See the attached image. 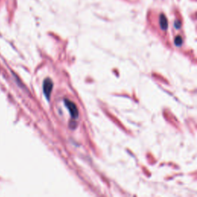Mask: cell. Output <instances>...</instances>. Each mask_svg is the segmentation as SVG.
<instances>
[{
	"instance_id": "6da1fadb",
	"label": "cell",
	"mask_w": 197,
	"mask_h": 197,
	"mask_svg": "<svg viewBox=\"0 0 197 197\" xmlns=\"http://www.w3.org/2000/svg\"><path fill=\"white\" fill-rule=\"evenodd\" d=\"M65 104H66V107L70 110L72 117L75 119L78 118V116H79V111H78V109L76 105L69 100H65Z\"/></svg>"
},
{
	"instance_id": "7a4b0ae2",
	"label": "cell",
	"mask_w": 197,
	"mask_h": 197,
	"mask_svg": "<svg viewBox=\"0 0 197 197\" xmlns=\"http://www.w3.org/2000/svg\"><path fill=\"white\" fill-rule=\"evenodd\" d=\"M52 86H53V83H52V80L50 79H46V80L43 82V93H44L45 96L47 98L48 100L50 99Z\"/></svg>"
},
{
	"instance_id": "3957f363",
	"label": "cell",
	"mask_w": 197,
	"mask_h": 197,
	"mask_svg": "<svg viewBox=\"0 0 197 197\" xmlns=\"http://www.w3.org/2000/svg\"><path fill=\"white\" fill-rule=\"evenodd\" d=\"M160 25H161V28H162L163 30L167 28V20H166V19L163 16H161Z\"/></svg>"
},
{
	"instance_id": "277c9868",
	"label": "cell",
	"mask_w": 197,
	"mask_h": 197,
	"mask_svg": "<svg viewBox=\"0 0 197 197\" xmlns=\"http://www.w3.org/2000/svg\"><path fill=\"white\" fill-rule=\"evenodd\" d=\"M175 44L176 46H182V44H183V39L180 36H177L176 38L175 39Z\"/></svg>"
}]
</instances>
